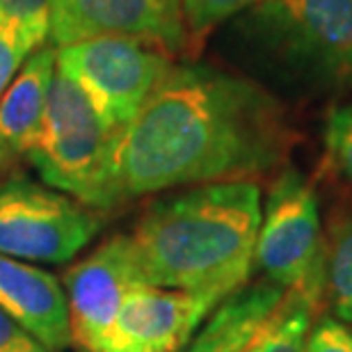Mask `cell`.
Returning a JSON list of instances; mask_svg holds the SVG:
<instances>
[{
  "label": "cell",
  "mask_w": 352,
  "mask_h": 352,
  "mask_svg": "<svg viewBox=\"0 0 352 352\" xmlns=\"http://www.w3.org/2000/svg\"><path fill=\"white\" fill-rule=\"evenodd\" d=\"M293 144L286 108L261 85L208 65L172 67L122 131L117 199L250 181L284 165Z\"/></svg>",
  "instance_id": "cell-1"
},
{
  "label": "cell",
  "mask_w": 352,
  "mask_h": 352,
  "mask_svg": "<svg viewBox=\"0 0 352 352\" xmlns=\"http://www.w3.org/2000/svg\"><path fill=\"white\" fill-rule=\"evenodd\" d=\"M261 227L254 181L204 183L153 201L131 234L144 284L220 302L248 284Z\"/></svg>",
  "instance_id": "cell-2"
},
{
  "label": "cell",
  "mask_w": 352,
  "mask_h": 352,
  "mask_svg": "<svg viewBox=\"0 0 352 352\" xmlns=\"http://www.w3.org/2000/svg\"><path fill=\"white\" fill-rule=\"evenodd\" d=\"M119 138L122 131L98 112L87 91L55 67L39 138L28 153L41 179L89 208L117 206Z\"/></svg>",
  "instance_id": "cell-3"
},
{
  "label": "cell",
  "mask_w": 352,
  "mask_h": 352,
  "mask_svg": "<svg viewBox=\"0 0 352 352\" xmlns=\"http://www.w3.org/2000/svg\"><path fill=\"white\" fill-rule=\"evenodd\" d=\"M254 263L267 281L311 309L325 295V238L318 197L302 172L286 167L274 179L261 213Z\"/></svg>",
  "instance_id": "cell-4"
},
{
  "label": "cell",
  "mask_w": 352,
  "mask_h": 352,
  "mask_svg": "<svg viewBox=\"0 0 352 352\" xmlns=\"http://www.w3.org/2000/svg\"><path fill=\"white\" fill-rule=\"evenodd\" d=\"M265 44L316 87H352V0H256Z\"/></svg>",
  "instance_id": "cell-5"
},
{
  "label": "cell",
  "mask_w": 352,
  "mask_h": 352,
  "mask_svg": "<svg viewBox=\"0 0 352 352\" xmlns=\"http://www.w3.org/2000/svg\"><path fill=\"white\" fill-rule=\"evenodd\" d=\"M103 217L51 186L12 174L0 181V254L65 263L87 248Z\"/></svg>",
  "instance_id": "cell-6"
},
{
  "label": "cell",
  "mask_w": 352,
  "mask_h": 352,
  "mask_svg": "<svg viewBox=\"0 0 352 352\" xmlns=\"http://www.w3.org/2000/svg\"><path fill=\"white\" fill-rule=\"evenodd\" d=\"M55 67L78 82L98 112L124 131L172 69V53L135 37H96L58 48Z\"/></svg>",
  "instance_id": "cell-7"
},
{
  "label": "cell",
  "mask_w": 352,
  "mask_h": 352,
  "mask_svg": "<svg viewBox=\"0 0 352 352\" xmlns=\"http://www.w3.org/2000/svg\"><path fill=\"white\" fill-rule=\"evenodd\" d=\"M48 37L58 48L96 37H135L167 53L188 46L183 0H53Z\"/></svg>",
  "instance_id": "cell-8"
},
{
  "label": "cell",
  "mask_w": 352,
  "mask_h": 352,
  "mask_svg": "<svg viewBox=\"0 0 352 352\" xmlns=\"http://www.w3.org/2000/svg\"><path fill=\"white\" fill-rule=\"evenodd\" d=\"M144 284L131 236H112L65 274L72 343L98 352L105 332L133 288Z\"/></svg>",
  "instance_id": "cell-9"
},
{
  "label": "cell",
  "mask_w": 352,
  "mask_h": 352,
  "mask_svg": "<svg viewBox=\"0 0 352 352\" xmlns=\"http://www.w3.org/2000/svg\"><path fill=\"white\" fill-rule=\"evenodd\" d=\"M213 307L199 295L140 284L124 298L98 352H176Z\"/></svg>",
  "instance_id": "cell-10"
},
{
  "label": "cell",
  "mask_w": 352,
  "mask_h": 352,
  "mask_svg": "<svg viewBox=\"0 0 352 352\" xmlns=\"http://www.w3.org/2000/svg\"><path fill=\"white\" fill-rule=\"evenodd\" d=\"M0 309L48 350L72 343L67 295L51 272L0 254Z\"/></svg>",
  "instance_id": "cell-11"
},
{
  "label": "cell",
  "mask_w": 352,
  "mask_h": 352,
  "mask_svg": "<svg viewBox=\"0 0 352 352\" xmlns=\"http://www.w3.org/2000/svg\"><path fill=\"white\" fill-rule=\"evenodd\" d=\"M55 55L58 48L53 44L34 51L0 96V181L16 172L37 142L55 74Z\"/></svg>",
  "instance_id": "cell-12"
},
{
  "label": "cell",
  "mask_w": 352,
  "mask_h": 352,
  "mask_svg": "<svg viewBox=\"0 0 352 352\" xmlns=\"http://www.w3.org/2000/svg\"><path fill=\"white\" fill-rule=\"evenodd\" d=\"M288 293L272 281L245 284L222 300L188 352H250L277 320Z\"/></svg>",
  "instance_id": "cell-13"
},
{
  "label": "cell",
  "mask_w": 352,
  "mask_h": 352,
  "mask_svg": "<svg viewBox=\"0 0 352 352\" xmlns=\"http://www.w3.org/2000/svg\"><path fill=\"white\" fill-rule=\"evenodd\" d=\"M325 288L339 318L352 322V210L329 220L325 238Z\"/></svg>",
  "instance_id": "cell-14"
},
{
  "label": "cell",
  "mask_w": 352,
  "mask_h": 352,
  "mask_svg": "<svg viewBox=\"0 0 352 352\" xmlns=\"http://www.w3.org/2000/svg\"><path fill=\"white\" fill-rule=\"evenodd\" d=\"M311 329V309L288 295L277 320L254 343L250 352H307V336Z\"/></svg>",
  "instance_id": "cell-15"
},
{
  "label": "cell",
  "mask_w": 352,
  "mask_h": 352,
  "mask_svg": "<svg viewBox=\"0 0 352 352\" xmlns=\"http://www.w3.org/2000/svg\"><path fill=\"white\" fill-rule=\"evenodd\" d=\"M53 0H0V21L23 34L32 51L46 44Z\"/></svg>",
  "instance_id": "cell-16"
},
{
  "label": "cell",
  "mask_w": 352,
  "mask_h": 352,
  "mask_svg": "<svg viewBox=\"0 0 352 352\" xmlns=\"http://www.w3.org/2000/svg\"><path fill=\"white\" fill-rule=\"evenodd\" d=\"M254 3L256 0H183V23L188 41L199 46V41H204L215 25Z\"/></svg>",
  "instance_id": "cell-17"
},
{
  "label": "cell",
  "mask_w": 352,
  "mask_h": 352,
  "mask_svg": "<svg viewBox=\"0 0 352 352\" xmlns=\"http://www.w3.org/2000/svg\"><path fill=\"white\" fill-rule=\"evenodd\" d=\"M325 144L332 163L352 183V108H339L329 115Z\"/></svg>",
  "instance_id": "cell-18"
},
{
  "label": "cell",
  "mask_w": 352,
  "mask_h": 352,
  "mask_svg": "<svg viewBox=\"0 0 352 352\" xmlns=\"http://www.w3.org/2000/svg\"><path fill=\"white\" fill-rule=\"evenodd\" d=\"M34 51L25 37L16 28L0 21V96L5 94V89L12 85L14 76H16L19 67L23 65L25 58H30Z\"/></svg>",
  "instance_id": "cell-19"
},
{
  "label": "cell",
  "mask_w": 352,
  "mask_h": 352,
  "mask_svg": "<svg viewBox=\"0 0 352 352\" xmlns=\"http://www.w3.org/2000/svg\"><path fill=\"white\" fill-rule=\"evenodd\" d=\"M307 352H352V329L336 318H320L309 329Z\"/></svg>",
  "instance_id": "cell-20"
},
{
  "label": "cell",
  "mask_w": 352,
  "mask_h": 352,
  "mask_svg": "<svg viewBox=\"0 0 352 352\" xmlns=\"http://www.w3.org/2000/svg\"><path fill=\"white\" fill-rule=\"evenodd\" d=\"M0 352H53L0 309Z\"/></svg>",
  "instance_id": "cell-21"
}]
</instances>
